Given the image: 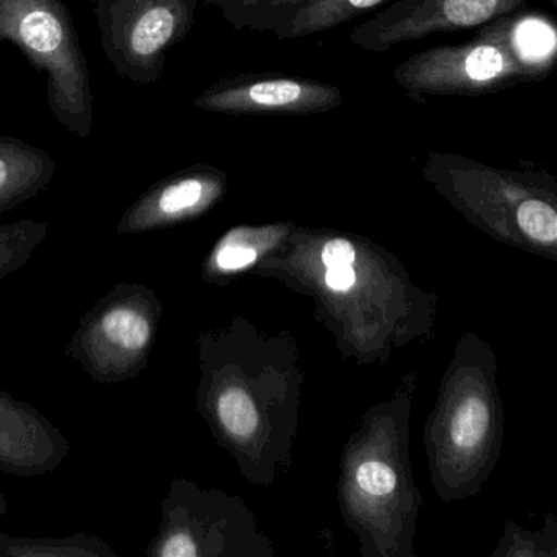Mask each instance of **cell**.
Wrapping results in <instances>:
<instances>
[{
    "mask_svg": "<svg viewBox=\"0 0 557 557\" xmlns=\"http://www.w3.org/2000/svg\"><path fill=\"white\" fill-rule=\"evenodd\" d=\"M530 14L507 15L481 27L472 40L440 45L412 54L394 70L397 86L425 102L430 97H481L553 73L556 54L527 41Z\"/></svg>",
    "mask_w": 557,
    "mask_h": 557,
    "instance_id": "6da1fadb",
    "label": "cell"
},
{
    "mask_svg": "<svg viewBox=\"0 0 557 557\" xmlns=\"http://www.w3.org/2000/svg\"><path fill=\"white\" fill-rule=\"evenodd\" d=\"M15 45L47 74L51 113L67 132L89 138L94 92L89 64L63 0H0V44Z\"/></svg>",
    "mask_w": 557,
    "mask_h": 557,
    "instance_id": "7a4b0ae2",
    "label": "cell"
},
{
    "mask_svg": "<svg viewBox=\"0 0 557 557\" xmlns=\"http://www.w3.org/2000/svg\"><path fill=\"white\" fill-rule=\"evenodd\" d=\"M162 318L158 293L120 282L81 319L66 355L99 384L138 377L148 368Z\"/></svg>",
    "mask_w": 557,
    "mask_h": 557,
    "instance_id": "3957f363",
    "label": "cell"
},
{
    "mask_svg": "<svg viewBox=\"0 0 557 557\" xmlns=\"http://www.w3.org/2000/svg\"><path fill=\"white\" fill-rule=\"evenodd\" d=\"M100 45L119 76L139 86L162 79L169 51L195 25L198 0H92Z\"/></svg>",
    "mask_w": 557,
    "mask_h": 557,
    "instance_id": "277c9868",
    "label": "cell"
},
{
    "mask_svg": "<svg viewBox=\"0 0 557 557\" xmlns=\"http://www.w3.org/2000/svg\"><path fill=\"white\" fill-rule=\"evenodd\" d=\"M531 0H396L348 35L354 47L386 53L436 34L481 28L520 12Z\"/></svg>",
    "mask_w": 557,
    "mask_h": 557,
    "instance_id": "5b68a950",
    "label": "cell"
},
{
    "mask_svg": "<svg viewBox=\"0 0 557 557\" xmlns=\"http://www.w3.org/2000/svg\"><path fill=\"white\" fill-rule=\"evenodd\" d=\"M342 103V90L332 84L278 73L223 77L194 100L205 112L233 116L319 115Z\"/></svg>",
    "mask_w": 557,
    "mask_h": 557,
    "instance_id": "8992f818",
    "label": "cell"
},
{
    "mask_svg": "<svg viewBox=\"0 0 557 557\" xmlns=\"http://www.w3.org/2000/svg\"><path fill=\"white\" fill-rule=\"evenodd\" d=\"M70 440L37 407L0 389V472L32 479L70 456Z\"/></svg>",
    "mask_w": 557,
    "mask_h": 557,
    "instance_id": "52a82bcc",
    "label": "cell"
},
{
    "mask_svg": "<svg viewBox=\"0 0 557 557\" xmlns=\"http://www.w3.org/2000/svg\"><path fill=\"white\" fill-rule=\"evenodd\" d=\"M226 185L223 172L210 165H194L158 182L120 218L116 233H149L194 218L220 198Z\"/></svg>",
    "mask_w": 557,
    "mask_h": 557,
    "instance_id": "ba28073f",
    "label": "cell"
},
{
    "mask_svg": "<svg viewBox=\"0 0 557 557\" xmlns=\"http://www.w3.org/2000/svg\"><path fill=\"white\" fill-rule=\"evenodd\" d=\"M57 174V162L24 139L0 138V214L9 213L45 190Z\"/></svg>",
    "mask_w": 557,
    "mask_h": 557,
    "instance_id": "9c48e42d",
    "label": "cell"
},
{
    "mask_svg": "<svg viewBox=\"0 0 557 557\" xmlns=\"http://www.w3.org/2000/svg\"><path fill=\"white\" fill-rule=\"evenodd\" d=\"M315 2L319 0H207V5L218 9L234 30L275 35Z\"/></svg>",
    "mask_w": 557,
    "mask_h": 557,
    "instance_id": "30bf717a",
    "label": "cell"
},
{
    "mask_svg": "<svg viewBox=\"0 0 557 557\" xmlns=\"http://www.w3.org/2000/svg\"><path fill=\"white\" fill-rule=\"evenodd\" d=\"M396 0H319L311 8L299 12L282 30L276 32V40H296L315 34L334 30L377 8H386Z\"/></svg>",
    "mask_w": 557,
    "mask_h": 557,
    "instance_id": "8fae6325",
    "label": "cell"
},
{
    "mask_svg": "<svg viewBox=\"0 0 557 557\" xmlns=\"http://www.w3.org/2000/svg\"><path fill=\"white\" fill-rule=\"evenodd\" d=\"M0 557H119L107 541L94 534L67 537H22L0 533Z\"/></svg>",
    "mask_w": 557,
    "mask_h": 557,
    "instance_id": "7c38bea8",
    "label": "cell"
},
{
    "mask_svg": "<svg viewBox=\"0 0 557 557\" xmlns=\"http://www.w3.org/2000/svg\"><path fill=\"white\" fill-rule=\"evenodd\" d=\"M47 221L22 220L0 224V282L21 270L47 239Z\"/></svg>",
    "mask_w": 557,
    "mask_h": 557,
    "instance_id": "4fadbf2b",
    "label": "cell"
},
{
    "mask_svg": "<svg viewBox=\"0 0 557 557\" xmlns=\"http://www.w3.org/2000/svg\"><path fill=\"white\" fill-rule=\"evenodd\" d=\"M213 410L220 425L236 438H247L259 425L256 406L243 389L226 387L214 393Z\"/></svg>",
    "mask_w": 557,
    "mask_h": 557,
    "instance_id": "5bb4252c",
    "label": "cell"
},
{
    "mask_svg": "<svg viewBox=\"0 0 557 557\" xmlns=\"http://www.w3.org/2000/svg\"><path fill=\"white\" fill-rule=\"evenodd\" d=\"M517 224L537 243L550 244L557 237V211L544 197L530 198L517 211Z\"/></svg>",
    "mask_w": 557,
    "mask_h": 557,
    "instance_id": "9a60e30c",
    "label": "cell"
},
{
    "mask_svg": "<svg viewBox=\"0 0 557 557\" xmlns=\"http://www.w3.org/2000/svg\"><path fill=\"white\" fill-rule=\"evenodd\" d=\"M488 426V409L481 399L466 400L453 419V442L461 448L479 445Z\"/></svg>",
    "mask_w": 557,
    "mask_h": 557,
    "instance_id": "2e32d148",
    "label": "cell"
},
{
    "mask_svg": "<svg viewBox=\"0 0 557 557\" xmlns=\"http://www.w3.org/2000/svg\"><path fill=\"white\" fill-rule=\"evenodd\" d=\"M357 481L370 495H386L396 487L397 478L393 469L381 462H364L358 469Z\"/></svg>",
    "mask_w": 557,
    "mask_h": 557,
    "instance_id": "e0dca14e",
    "label": "cell"
},
{
    "mask_svg": "<svg viewBox=\"0 0 557 557\" xmlns=\"http://www.w3.org/2000/svg\"><path fill=\"white\" fill-rule=\"evenodd\" d=\"M256 260V250L243 246H223L216 253V263L221 270L244 269Z\"/></svg>",
    "mask_w": 557,
    "mask_h": 557,
    "instance_id": "ac0fdd59",
    "label": "cell"
},
{
    "mask_svg": "<svg viewBox=\"0 0 557 557\" xmlns=\"http://www.w3.org/2000/svg\"><path fill=\"white\" fill-rule=\"evenodd\" d=\"M322 260L329 269L351 265L355 260L354 246L345 239L331 240L322 250Z\"/></svg>",
    "mask_w": 557,
    "mask_h": 557,
    "instance_id": "d6986e66",
    "label": "cell"
},
{
    "mask_svg": "<svg viewBox=\"0 0 557 557\" xmlns=\"http://www.w3.org/2000/svg\"><path fill=\"white\" fill-rule=\"evenodd\" d=\"M325 283L335 292H347V289L354 286L355 272L350 265L329 269L327 275H325Z\"/></svg>",
    "mask_w": 557,
    "mask_h": 557,
    "instance_id": "ffe728a7",
    "label": "cell"
},
{
    "mask_svg": "<svg viewBox=\"0 0 557 557\" xmlns=\"http://www.w3.org/2000/svg\"><path fill=\"white\" fill-rule=\"evenodd\" d=\"M8 498H5L4 492L0 491V518L8 513Z\"/></svg>",
    "mask_w": 557,
    "mask_h": 557,
    "instance_id": "44dd1931",
    "label": "cell"
}]
</instances>
